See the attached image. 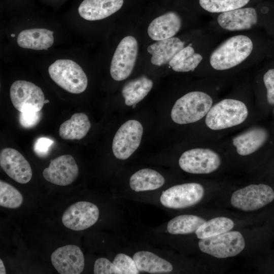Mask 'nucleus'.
<instances>
[{
	"label": "nucleus",
	"instance_id": "1",
	"mask_svg": "<svg viewBox=\"0 0 274 274\" xmlns=\"http://www.w3.org/2000/svg\"><path fill=\"white\" fill-rule=\"evenodd\" d=\"M251 39L244 35L233 36L222 43L211 54L210 63L219 71L234 67L246 59L252 53Z\"/></svg>",
	"mask_w": 274,
	"mask_h": 274
},
{
	"label": "nucleus",
	"instance_id": "2",
	"mask_svg": "<svg viewBox=\"0 0 274 274\" xmlns=\"http://www.w3.org/2000/svg\"><path fill=\"white\" fill-rule=\"evenodd\" d=\"M212 104L213 99L207 93L190 92L176 101L171 111V118L179 124L193 123L204 117Z\"/></svg>",
	"mask_w": 274,
	"mask_h": 274
},
{
	"label": "nucleus",
	"instance_id": "3",
	"mask_svg": "<svg viewBox=\"0 0 274 274\" xmlns=\"http://www.w3.org/2000/svg\"><path fill=\"white\" fill-rule=\"evenodd\" d=\"M248 115L247 107L243 102L227 98L211 107L206 115L205 123L211 129L221 130L242 123Z\"/></svg>",
	"mask_w": 274,
	"mask_h": 274
},
{
	"label": "nucleus",
	"instance_id": "4",
	"mask_svg": "<svg viewBox=\"0 0 274 274\" xmlns=\"http://www.w3.org/2000/svg\"><path fill=\"white\" fill-rule=\"evenodd\" d=\"M48 73L57 85L68 92L79 94L87 87L86 74L77 63L71 59L56 60L49 66Z\"/></svg>",
	"mask_w": 274,
	"mask_h": 274
},
{
	"label": "nucleus",
	"instance_id": "5",
	"mask_svg": "<svg viewBox=\"0 0 274 274\" xmlns=\"http://www.w3.org/2000/svg\"><path fill=\"white\" fill-rule=\"evenodd\" d=\"M199 249L203 253L218 258L233 257L244 249L245 243L242 234L237 231L200 239Z\"/></svg>",
	"mask_w": 274,
	"mask_h": 274
},
{
	"label": "nucleus",
	"instance_id": "6",
	"mask_svg": "<svg viewBox=\"0 0 274 274\" xmlns=\"http://www.w3.org/2000/svg\"><path fill=\"white\" fill-rule=\"evenodd\" d=\"M138 53V44L132 36L124 37L119 43L113 55L110 74L113 79L122 81L131 74Z\"/></svg>",
	"mask_w": 274,
	"mask_h": 274
},
{
	"label": "nucleus",
	"instance_id": "7",
	"mask_svg": "<svg viewBox=\"0 0 274 274\" xmlns=\"http://www.w3.org/2000/svg\"><path fill=\"white\" fill-rule=\"evenodd\" d=\"M274 199V191L267 185L252 184L234 191L231 195V205L244 211L260 209Z\"/></svg>",
	"mask_w": 274,
	"mask_h": 274
},
{
	"label": "nucleus",
	"instance_id": "8",
	"mask_svg": "<svg viewBox=\"0 0 274 274\" xmlns=\"http://www.w3.org/2000/svg\"><path fill=\"white\" fill-rule=\"evenodd\" d=\"M10 95L13 106L20 112H39L45 104V96L42 89L25 80L15 81L10 87Z\"/></svg>",
	"mask_w": 274,
	"mask_h": 274
},
{
	"label": "nucleus",
	"instance_id": "9",
	"mask_svg": "<svg viewBox=\"0 0 274 274\" xmlns=\"http://www.w3.org/2000/svg\"><path fill=\"white\" fill-rule=\"evenodd\" d=\"M143 132L142 125L137 120L123 123L116 132L112 143V151L116 158L125 160L138 148Z\"/></svg>",
	"mask_w": 274,
	"mask_h": 274
},
{
	"label": "nucleus",
	"instance_id": "10",
	"mask_svg": "<svg viewBox=\"0 0 274 274\" xmlns=\"http://www.w3.org/2000/svg\"><path fill=\"white\" fill-rule=\"evenodd\" d=\"M204 189L200 184L185 183L172 186L163 191L161 203L170 209H183L198 203L204 195Z\"/></svg>",
	"mask_w": 274,
	"mask_h": 274
},
{
	"label": "nucleus",
	"instance_id": "11",
	"mask_svg": "<svg viewBox=\"0 0 274 274\" xmlns=\"http://www.w3.org/2000/svg\"><path fill=\"white\" fill-rule=\"evenodd\" d=\"M184 171L194 174H207L217 170L221 164L219 155L209 149L195 148L184 152L179 160Z\"/></svg>",
	"mask_w": 274,
	"mask_h": 274
},
{
	"label": "nucleus",
	"instance_id": "12",
	"mask_svg": "<svg viewBox=\"0 0 274 274\" xmlns=\"http://www.w3.org/2000/svg\"><path fill=\"white\" fill-rule=\"evenodd\" d=\"M99 211L97 207L88 201H79L70 206L62 216V222L75 231L88 228L97 221Z\"/></svg>",
	"mask_w": 274,
	"mask_h": 274
},
{
	"label": "nucleus",
	"instance_id": "13",
	"mask_svg": "<svg viewBox=\"0 0 274 274\" xmlns=\"http://www.w3.org/2000/svg\"><path fill=\"white\" fill-rule=\"evenodd\" d=\"M79 175V168L74 157L63 155L50 160L48 167L43 172V176L47 181L59 186L72 184Z\"/></svg>",
	"mask_w": 274,
	"mask_h": 274
},
{
	"label": "nucleus",
	"instance_id": "14",
	"mask_svg": "<svg viewBox=\"0 0 274 274\" xmlns=\"http://www.w3.org/2000/svg\"><path fill=\"white\" fill-rule=\"evenodd\" d=\"M0 165L6 174L20 184H25L31 179L30 165L25 157L17 150L6 148L0 153Z\"/></svg>",
	"mask_w": 274,
	"mask_h": 274
},
{
	"label": "nucleus",
	"instance_id": "15",
	"mask_svg": "<svg viewBox=\"0 0 274 274\" xmlns=\"http://www.w3.org/2000/svg\"><path fill=\"white\" fill-rule=\"evenodd\" d=\"M52 264L60 274H80L84 268V257L80 248L68 245L55 250L51 254Z\"/></svg>",
	"mask_w": 274,
	"mask_h": 274
},
{
	"label": "nucleus",
	"instance_id": "16",
	"mask_svg": "<svg viewBox=\"0 0 274 274\" xmlns=\"http://www.w3.org/2000/svg\"><path fill=\"white\" fill-rule=\"evenodd\" d=\"M257 20L256 11L253 8H241L221 13L217 18L219 25L229 31L249 29Z\"/></svg>",
	"mask_w": 274,
	"mask_h": 274
},
{
	"label": "nucleus",
	"instance_id": "17",
	"mask_svg": "<svg viewBox=\"0 0 274 274\" xmlns=\"http://www.w3.org/2000/svg\"><path fill=\"white\" fill-rule=\"evenodd\" d=\"M123 0H83L78 8L80 16L87 20L106 18L122 7Z\"/></svg>",
	"mask_w": 274,
	"mask_h": 274
},
{
	"label": "nucleus",
	"instance_id": "18",
	"mask_svg": "<svg viewBox=\"0 0 274 274\" xmlns=\"http://www.w3.org/2000/svg\"><path fill=\"white\" fill-rule=\"evenodd\" d=\"M182 26V19L177 13L168 12L154 19L149 25L148 33L154 41L174 37Z\"/></svg>",
	"mask_w": 274,
	"mask_h": 274
},
{
	"label": "nucleus",
	"instance_id": "19",
	"mask_svg": "<svg viewBox=\"0 0 274 274\" xmlns=\"http://www.w3.org/2000/svg\"><path fill=\"white\" fill-rule=\"evenodd\" d=\"M268 138V133L266 129L255 127L233 138L232 143L239 155L247 156L258 150Z\"/></svg>",
	"mask_w": 274,
	"mask_h": 274
},
{
	"label": "nucleus",
	"instance_id": "20",
	"mask_svg": "<svg viewBox=\"0 0 274 274\" xmlns=\"http://www.w3.org/2000/svg\"><path fill=\"white\" fill-rule=\"evenodd\" d=\"M184 42L179 38L172 37L157 41L149 46L147 51L152 55V63L161 66L168 63L173 57L184 47Z\"/></svg>",
	"mask_w": 274,
	"mask_h": 274
},
{
	"label": "nucleus",
	"instance_id": "21",
	"mask_svg": "<svg viewBox=\"0 0 274 274\" xmlns=\"http://www.w3.org/2000/svg\"><path fill=\"white\" fill-rule=\"evenodd\" d=\"M53 31L45 28H31L21 31L17 39L22 48L35 50H47L54 43Z\"/></svg>",
	"mask_w": 274,
	"mask_h": 274
},
{
	"label": "nucleus",
	"instance_id": "22",
	"mask_svg": "<svg viewBox=\"0 0 274 274\" xmlns=\"http://www.w3.org/2000/svg\"><path fill=\"white\" fill-rule=\"evenodd\" d=\"M90 127L88 116L83 113H77L61 124L59 134L64 140H81L86 136Z\"/></svg>",
	"mask_w": 274,
	"mask_h": 274
},
{
	"label": "nucleus",
	"instance_id": "23",
	"mask_svg": "<svg viewBox=\"0 0 274 274\" xmlns=\"http://www.w3.org/2000/svg\"><path fill=\"white\" fill-rule=\"evenodd\" d=\"M132 258L140 271L163 273L169 272L173 269L170 262L151 252H137Z\"/></svg>",
	"mask_w": 274,
	"mask_h": 274
},
{
	"label": "nucleus",
	"instance_id": "24",
	"mask_svg": "<svg viewBox=\"0 0 274 274\" xmlns=\"http://www.w3.org/2000/svg\"><path fill=\"white\" fill-rule=\"evenodd\" d=\"M164 182L163 177L157 171L144 168L131 176L129 186L132 190L140 192L156 190L161 187Z\"/></svg>",
	"mask_w": 274,
	"mask_h": 274
},
{
	"label": "nucleus",
	"instance_id": "25",
	"mask_svg": "<svg viewBox=\"0 0 274 274\" xmlns=\"http://www.w3.org/2000/svg\"><path fill=\"white\" fill-rule=\"evenodd\" d=\"M153 85L152 81L145 76L127 82L122 89L125 105L131 106L139 102L148 94Z\"/></svg>",
	"mask_w": 274,
	"mask_h": 274
},
{
	"label": "nucleus",
	"instance_id": "26",
	"mask_svg": "<svg viewBox=\"0 0 274 274\" xmlns=\"http://www.w3.org/2000/svg\"><path fill=\"white\" fill-rule=\"evenodd\" d=\"M206 221L203 218L195 215H180L168 222L167 230L172 234H189L195 232Z\"/></svg>",
	"mask_w": 274,
	"mask_h": 274
},
{
	"label": "nucleus",
	"instance_id": "27",
	"mask_svg": "<svg viewBox=\"0 0 274 274\" xmlns=\"http://www.w3.org/2000/svg\"><path fill=\"white\" fill-rule=\"evenodd\" d=\"M233 226L231 219L219 217L206 221L195 232L198 238L203 239L228 232Z\"/></svg>",
	"mask_w": 274,
	"mask_h": 274
},
{
	"label": "nucleus",
	"instance_id": "28",
	"mask_svg": "<svg viewBox=\"0 0 274 274\" xmlns=\"http://www.w3.org/2000/svg\"><path fill=\"white\" fill-rule=\"evenodd\" d=\"M23 202L21 193L14 186L2 180L0 181V206L1 207L16 209Z\"/></svg>",
	"mask_w": 274,
	"mask_h": 274
},
{
	"label": "nucleus",
	"instance_id": "29",
	"mask_svg": "<svg viewBox=\"0 0 274 274\" xmlns=\"http://www.w3.org/2000/svg\"><path fill=\"white\" fill-rule=\"evenodd\" d=\"M250 0H199L200 6L211 13H223L242 8Z\"/></svg>",
	"mask_w": 274,
	"mask_h": 274
},
{
	"label": "nucleus",
	"instance_id": "30",
	"mask_svg": "<svg viewBox=\"0 0 274 274\" xmlns=\"http://www.w3.org/2000/svg\"><path fill=\"white\" fill-rule=\"evenodd\" d=\"M113 263L119 270L121 274H138L140 273L133 259L126 254H118L115 257Z\"/></svg>",
	"mask_w": 274,
	"mask_h": 274
},
{
	"label": "nucleus",
	"instance_id": "31",
	"mask_svg": "<svg viewBox=\"0 0 274 274\" xmlns=\"http://www.w3.org/2000/svg\"><path fill=\"white\" fill-rule=\"evenodd\" d=\"M202 59V57L200 54L194 53L189 57L173 66L172 69L174 71L178 72L193 71L198 66Z\"/></svg>",
	"mask_w": 274,
	"mask_h": 274
},
{
	"label": "nucleus",
	"instance_id": "32",
	"mask_svg": "<svg viewBox=\"0 0 274 274\" xmlns=\"http://www.w3.org/2000/svg\"><path fill=\"white\" fill-rule=\"evenodd\" d=\"M95 274H121L113 262L105 258L97 259L94 265Z\"/></svg>",
	"mask_w": 274,
	"mask_h": 274
},
{
	"label": "nucleus",
	"instance_id": "33",
	"mask_svg": "<svg viewBox=\"0 0 274 274\" xmlns=\"http://www.w3.org/2000/svg\"><path fill=\"white\" fill-rule=\"evenodd\" d=\"M40 118V111H26L20 112L19 119L22 126L25 128H30L37 124Z\"/></svg>",
	"mask_w": 274,
	"mask_h": 274
},
{
	"label": "nucleus",
	"instance_id": "34",
	"mask_svg": "<svg viewBox=\"0 0 274 274\" xmlns=\"http://www.w3.org/2000/svg\"><path fill=\"white\" fill-rule=\"evenodd\" d=\"M263 82L266 89L267 100L274 105V68L268 70L263 76Z\"/></svg>",
	"mask_w": 274,
	"mask_h": 274
},
{
	"label": "nucleus",
	"instance_id": "35",
	"mask_svg": "<svg viewBox=\"0 0 274 274\" xmlns=\"http://www.w3.org/2000/svg\"><path fill=\"white\" fill-rule=\"evenodd\" d=\"M194 53V50L191 46V44L184 47L169 61L168 62L169 66L173 67L192 55Z\"/></svg>",
	"mask_w": 274,
	"mask_h": 274
},
{
	"label": "nucleus",
	"instance_id": "36",
	"mask_svg": "<svg viewBox=\"0 0 274 274\" xmlns=\"http://www.w3.org/2000/svg\"><path fill=\"white\" fill-rule=\"evenodd\" d=\"M52 144L53 141L49 138H40L35 143L34 151L40 156H44L47 153Z\"/></svg>",
	"mask_w": 274,
	"mask_h": 274
},
{
	"label": "nucleus",
	"instance_id": "37",
	"mask_svg": "<svg viewBox=\"0 0 274 274\" xmlns=\"http://www.w3.org/2000/svg\"><path fill=\"white\" fill-rule=\"evenodd\" d=\"M0 273L6 274V271L2 260L0 259Z\"/></svg>",
	"mask_w": 274,
	"mask_h": 274
},
{
	"label": "nucleus",
	"instance_id": "38",
	"mask_svg": "<svg viewBox=\"0 0 274 274\" xmlns=\"http://www.w3.org/2000/svg\"><path fill=\"white\" fill-rule=\"evenodd\" d=\"M136 105V104H135V105H132V108H134L135 107Z\"/></svg>",
	"mask_w": 274,
	"mask_h": 274
},
{
	"label": "nucleus",
	"instance_id": "39",
	"mask_svg": "<svg viewBox=\"0 0 274 274\" xmlns=\"http://www.w3.org/2000/svg\"><path fill=\"white\" fill-rule=\"evenodd\" d=\"M15 36V34H13V33L11 34L12 37H14Z\"/></svg>",
	"mask_w": 274,
	"mask_h": 274
},
{
	"label": "nucleus",
	"instance_id": "40",
	"mask_svg": "<svg viewBox=\"0 0 274 274\" xmlns=\"http://www.w3.org/2000/svg\"><path fill=\"white\" fill-rule=\"evenodd\" d=\"M46 102H49V100H45V103H46Z\"/></svg>",
	"mask_w": 274,
	"mask_h": 274
}]
</instances>
